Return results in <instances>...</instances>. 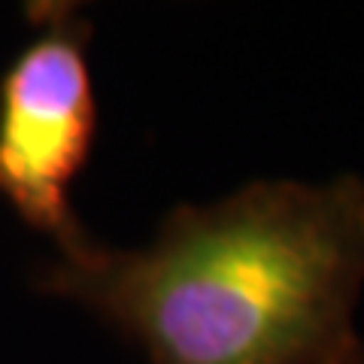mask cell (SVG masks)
<instances>
[{"mask_svg":"<svg viewBox=\"0 0 364 364\" xmlns=\"http://www.w3.org/2000/svg\"><path fill=\"white\" fill-rule=\"evenodd\" d=\"M364 179H255L179 203L149 246L97 240L40 261L31 289L73 301L149 364H343L358 346Z\"/></svg>","mask_w":364,"mask_h":364,"instance_id":"obj_1","label":"cell"},{"mask_svg":"<svg viewBox=\"0 0 364 364\" xmlns=\"http://www.w3.org/2000/svg\"><path fill=\"white\" fill-rule=\"evenodd\" d=\"M25 21L33 37L0 73V198L61 255L95 240L73 210L97 140L95 21L64 0H33Z\"/></svg>","mask_w":364,"mask_h":364,"instance_id":"obj_2","label":"cell"},{"mask_svg":"<svg viewBox=\"0 0 364 364\" xmlns=\"http://www.w3.org/2000/svg\"><path fill=\"white\" fill-rule=\"evenodd\" d=\"M343 364H364V346L358 343V346H355V349H352V352H349V355L343 358Z\"/></svg>","mask_w":364,"mask_h":364,"instance_id":"obj_3","label":"cell"}]
</instances>
